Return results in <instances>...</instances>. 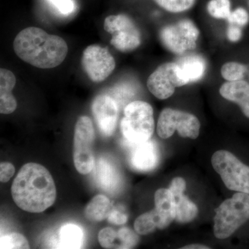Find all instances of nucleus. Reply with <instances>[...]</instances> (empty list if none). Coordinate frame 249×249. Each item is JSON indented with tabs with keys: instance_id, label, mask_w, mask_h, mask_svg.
Returning a JSON list of instances; mask_svg holds the SVG:
<instances>
[{
	"instance_id": "12",
	"label": "nucleus",
	"mask_w": 249,
	"mask_h": 249,
	"mask_svg": "<svg viewBox=\"0 0 249 249\" xmlns=\"http://www.w3.org/2000/svg\"><path fill=\"white\" fill-rule=\"evenodd\" d=\"M91 111L101 134L111 137L115 132L119 116V105L108 95H99L93 100Z\"/></svg>"
},
{
	"instance_id": "13",
	"label": "nucleus",
	"mask_w": 249,
	"mask_h": 249,
	"mask_svg": "<svg viewBox=\"0 0 249 249\" xmlns=\"http://www.w3.org/2000/svg\"><path fill=\"white\" fill-rule=\"evenodd\" d=\"M130 163L132 168L139 171L153 170L159 163L158 149L152 141L131 145Z\"/></svg>"
},
{
	"instance_id": "18",
	"label": "nucleus",
	"mask_w": 249,
	"mask_h": 249,
	"mask_svg": "<svg viewBox=\"0 0 249 249\" xmlns=\"http://www.w3.org/2000/svg\"><path fill=\"white\" fill-rule=\"evenodd\" d=\"M14 73L6 69L0 70V112L9 114L17 108V101L12 94L16 85Z\"/></svg>"
},
{
	"instance_id": "9",
	"label": "nucleus",
	"mask_w": 249,
	"mask_h": 249,
	"mask_svg": "<svg viewBox=\"0 0 249 249\" xmlns=\"http://www.w3.org/2000/svg\"><path fill=\"white\" fill-rule=\"evenodd\" d=\"M104 29L111 35V45L119 52H133L142 45V33L127 15L108 16L105 19Z\"/></svg>"
},
{
	"instance_id": "31",
	"label": "nucleus",
	"mask_w": 249,
	"mask_h": 249,
	"mask_svg": "<svg viewBox=\"0 0 249 249\" xmlns=\"http://www.w3.org/2000/svg\"><path fill=\"white\" fill-rule=\"evenodd\" d=\"M15 173L14 165L9 162H2L0 164V181L2 183L9 181L14 176Z\"/></svg>"
},
{
	"instance_id": "24",
	"label": "nucleus",
	"mask_w": 249,
	"mask_h": 249,
	"mask_svg": "<svg viewBox=\"0 0 249 249\" xmlns=\"http://www.w3.org/2000/svg\"><path fill=\"white\" fill-rule=\"evenodd\" d=\"M208 14L218 20H227L231 13V0H210L206 5Z\"/></svg>"
},
{
	"instance_id": "6",
	"label": "nucleus",
	"mask_w": 249,
	"mask_h": 249,
	"mask_svg": "<svg viewBox=\"0 0 249 249\" xmlns=\"http://www.w3.org/2000/svg\"><path fill=\"white\" fill-rule=\"evenodd\" d=\"M214 170L231 191L249 194V166L240 161L231 152L219 150L211 159Z\"/></svg>"
},
{
	"instance_id": "15",
	"label": "nucleus",
	"mask_w": 249,
	"mask_h": 249,
	"mask_svg": "<svg viewBox=\"0 0 249 249\" xmlns=\"http://www.w3.org/2000/svg\"><path fill=\"white\" fill-rule=\"evenodd\" d=\"M155 211L158 222V229L168 227L176 217V205L173 193L169 189L160 188L155 194Z\"/></svg>"
},
{
	"instance_id": "23",
	"label": "nucleus",
	"mask_w": 249,
	"mask_h": 249,
	"mask_svg": "<svg viewBox=\"0 0 249 249\" xmlns=\"http://www.w3.org/2000/svg\"><path fill=\"white\" fill-rule=\"evenodd\" d=\"M134 231L139 235H145L155 231L158 229V222L155 211H149L141 214L134 222Z\"/></svg>"
},
{
	"instance_id": "3",
	"label": "nucleus",
	"mask_w": 249,
	"mask_h": 249,
	"mask_svg": "<svg viewBox=\"0 0 249 249\" xmlns=\"http://www.w3.org/2000/svg\"><path fill=\"white\" fill-rule=\"evenodd\" d=\"M154 111L151 105L142 101L130 102L124 109L121 130L130 145L147 142L155 130Z\"/></svg>"
},
{
	"instance_id": "22",
	"label": "nucleus",
	"mask_w": 249,
	"mask_h": 249,
	"mask_svg": "<svg viewBox=\"0 0 249 249\" xmlns=\"http://www.w3.org/2000/svg\"><path fill=\"white\" fill-rule=\"evenodd\" d=\"M248 72V67L245 64L236 61L226 62L221 67L220 74L226 82L243 80Z\"/></svg>"
},
{
	"instance_id": "4",
	"label": "nucleus",
	"mask_w": 249,
	"mask_h": 249,
	"mask_svg": "<svg viewBox=\"0 0 249 249\" xmlns=\"http://www.w3.org/2000/svg\"><path fill=\"white\" fill-rule=\"evenodd\" d=\"M214 235L224 240L249 220V194L237 192L215 210Z\"/></svg>"
},
{
	"instance_id": "26",
	"label": "nucleus",
	"mask_w": 249,
	"mask_h": 249,
	"mask_svg": "<svg viewBox=\"0 0 249 249\" xmlns=\"http://www.w3.org/2000/svg\"><path fill=\"white\" fill-rule=\"evenodd\" d=\"M30 248L29 242L24 235L18 232H12L8 235L1 236L0 240V249H20Z\"/></svg>"
},
{
	"instance_id": "28",
	"label": "nucleus",
	"mask_w": 249,
	"mask_h": 249,
	"mask_svg": "<svg viewBox=\"0 0 249 249\" xmlns=\"http://www.w3.org/2000/svg\"><path fill=\"white\" fill-rule=\"evenodd\" d=\"M98 241L101 247L105 249H119L118 232L112 228H105L98 233Z\"/></svg>"
},
{
	"instance_id": "27",
	"label": "nucleus",
	"mask_w": 249,
	"mask_h": 249,
	"mask_svg": "<svg viewBox=\"0 0 249 249\" xmlns=\"http://www.w3.org/2000/svg\"><path fill=\"white\" fill-rule=\"evenodd\" d=\"M118 240L119 249H131L138 244L139 237L137 232L124 227L118 231Z\"/></svg>"
},
{
	"instance_id": "5",
	"label": "nucleus",
	"mask_w": 249,
	"mask_h": 249,
	"mask_svg": "<svg viewBox=\"0 0 249 249\" xmlns=\"http://www.w3.org/2000/svg\"><path fill=\"white\" fill-rule=\"evenodd\" d=\"M200 31L197 25L190 19H181L161 28L160 40L170 53L183 55L197 47Z\"/></svg>"
},
{
	"instance_id": "34",
	"label": "nucleus",
	"mask_w": 249,
	"mask_h": 249,
	"mask_svg": "<svg viewBox=\"0 0 249 249\" xmlns=\"http://www.w3.org/2000/svg\"><path fill=\"white\" fill-rule=\"evenodd\" d=\"M108 222L115 225H123L127 221V214L113 209L107 217Z\"/></svg>"
},
{
	"instance_id": "8",
	"label": "nucleus",
	"mask_w": 249,
	"mask_h": 249,
	"mask_svg": "<svg viewBox=\"0 0 249 249\" xmlns=\"http://www.w3.org/2000/svg\"><path fill=\"white\" fill-rule=\"evenodd\" d=\"M94 140L95 130L92 121L88 116H80L75 126L73 163L77 171L82 175H88L94 168Z\"/></svg>"
},
{
	"instance_id": "7",
	"label": "nucleus",
	"mask_w": 249,
	"mask_h": 249,
	"mask_svg": "<svg viewBox=\"0 0 249 249\" xmlns=\"http://www.w3.org/2000/svg\"><path fill=\"white\" fill-rule=\"evenodd\" d=\"M200 128V121L194 114L167 107L160 113L157 132L163 139L170 138L176 130L183 138L196 139L199 137Z\"/></svg>"
},
{
	"instance_id": "2",
	"label": "nucleus",
	"mask_w": 249,
	"mask_h": 249,
	"mask_svg": "<svg viewBox=\"0 0 249 249\" xmlns=\"http://www.w3.org/2000/svg\"><path fill=\"white\" fill-rule=\"evenodd\" d=\"M14 49L23 61L40 69L58 66L68 53V46L64 39L37 27H28L20 31L15 38Z\"/></svg>"
},
{
	"instance_id": "16",
	"label": "nucleus",
	"mask_w": 249,
	"mask_h": 249,
	"mask_svg": "<svg viewBox=\"0 0 249 249\" xmlns=\"http://www.w3.org/2000/svg\"><path fill=\"white\" fill-rule=\"evenodd\" d=\"M222 97L240 106L246 117L249 119V83L245 80L225 82L219 88Z\"/></svg>"
},
{
	"instance_id": "10",
	"label": "nucleus",
	"mask_w": 249,
	"mask_h": 249,
	"mask_svg": "<svg viewBox=\"0 0 249 249\" xmlns=\"http://www.w3.org/2000/svg\"><path fill=\"white\" fill-rule=\"evenodd\" d=\"M147 87L150 92L158 99L171 97L177 88L183 87L178 62H167L160 65L149 76Z\"/></svg>"
},
{
	"instance_id": "32",
	"label": "nucleus",
	"mask_w": 249,
	"mask_h": 249,
	"mask_svg": "<svg viewBox=\"0 0 249 249\" xmlns=\"http://www.w3.org/2000/svg\"><path fill=\"white\" fill-rule=\"evenodd\" d=\"M186 188V181L183 178H176L172 180L168 189L173 193L174 196H177L183 194Z\"/></svg>"
},
{
	"instance_id": "21",
	"label": "nucleus",
	"mask_w": 249,
	"mask_h": 249,
	"mask_svg": "<svg viewBox=\"0 0 249 249\" xmlns=\"http://www.w3.org/2000/svg\"><path fill=\"white\" fill-rule=\"evenodd\" d=\"M176 205V217L178 222L186 224L196 219L198 214V208L196 204L190 200L184 195L174 196Z\"/></svg>"
},
{
	"instance_id": "20",
	"label": "nucleus",
	"mask_w": 249,
	"mask_h": 249,
	"mask_svg": "<svg viewBox=\"0 0 249 249\" xmlns=\"http://www.w3.org/2000/svg\"><path fill=\"white\" fill-rule=\"evenodd\" d=\"M95 177L98 185L103 190L112 192L119 184V178L116 170L107 160L101 159L96 165Z\"/></svg>"
},
{
	"instance_id": "19",
	"label": "nucleus",
	"mask_w": 249,
	"mask_h": 249,
	"mask_svg": "<svg viewBox=\"0 0 249 249\" xmlns=\"http://www.w3.org/2000/svg\"><path fill=\"white\" fill-rule=\"evenodd\" d=\"M112 209V204L109 198L103 195H98L85 207V217L91 222H101L107 219Z\"/></svg>"
},
{
	"instance_id": "29",
	"label": "nucleus",
	"mask_w": 249,
	"mask_h": 249,
	"mask_svg": "<svg viewBox=\"0 0 249 249\" xmlns=\"http://www.w3.org/2000/svg\"><path fill=\"white\" fill-rule=\"evenodd\" d=\"M227 21L229 24H234L240 27H245L249 23V12L245 8H237L231 11Z\"/></svg>"
},
{
	"instance_id": "35",
	"label": "nucleus",
	"mask_w": 249,
	"mask_h": 249,
	"mask_svg": "<svg viewBox=\"0 0 249 249\" xmlns=\"http://www.w3.org/2000/svg\"><path fill=\"white\" fill-rule=\"evenodd\" d=\"M211 249L209 247L202 245H198V244H194V245H187L186 247H182L181 249Z\"/></svg>"
},
{
	"instance_id": "25",
	"label": "nucleus",
	"mask_w": 249,
	"mask_h": 249,
	"mask_svg": "<svg viewBox=\"0 0 249 249\" xmlns=\"http://www.w3.org/2000/svg\"><path fill=\"white\" fill-rule=\"evenodd\" d=\"M162 9L170 14H182L189 11L196 4V0H154Z\"/></svg>"
},
{
	"instance_id": "1",
	"label": "nucleus",
	"mask_w": 249,
	"mask_h": 249,
	"mask_svg": "<svg viewBox=\"0 0 249 249\" xmlns=\"http://www.w3.org/2000/svg\"><path fill=\"white\" fill-rule=\"evenodd\" d=\"M13 199L19 209L32 213L44 212L56 199V187L49 170L43 165H23L11 187Z\"/></svg>"
},
{
	"instance_id": "30",
	"label": "nucleus",
	"mask_w": 249,
	"mask_h": 249,
	"mask_svg": "<svg viewBox=\"0 0 249 249\" xmlns=\"http://www.w3.org/2000/svg\"><path fill=\"white\" fill-rule=\"evenodd\" d=\"M60 14L69 16L73 14L76 9L73 0H48Z\"/></svg>"
},
{
	"instance_id": "17",
	"label": "nucleus",
	"mask_w": 249,
	"mask_h": 249,
	"mask_svg": "<svg viewBox=\"0 0 249 249\" xmlns=\"http://www.w3.org/2000/svg\"><path fill=\"white\" fill-rule=\"evenodd\" d=\"M84 242L83 229L76 224L62 225L54 235L52 246L55 249H80Z\"/></svg>"
},
{
	"instance_id": "11",
	"label": "nucleus",
	"mask_w": 249,
	"mask_h": 249,
	"mask_svg": "<svg viewBox=\"0 0 249 249\" xmlns=\"http://www.w3.org/2000/svg\"><path fill=\"white\" fill-rule=\"evenodd\" d=\"M82 66L88 77L95 83L107 78L114 71L116 62L107 48L99 45H90L83 52Z\"/></svg>"
},
{
	"instance_id": "33",
	"label": "nucleus",
	"mask_w": 249,
	"mask_h": 249,
	"mask_svg": "<svg viewBox=\"0 0 249 249\" xmlns=\"http://www.w3.org/2000/svg\"><path fill=\"white\" fill-rule=\"evenodd\" d=\"M242 36H243V32L241 27L234 24H229L227 30L228 40L232 43H235L242 39Z\"/></svg>"
},
{
	"instance_id": "14",
	"label": "nucleus",
	"mask_w": 249,
	"mask_h": 249,
	"mask_svg": "<svg viewBox=\"0 0 249 249\" xmlns=\"http://www.w3.org/2000/svg\"><path fill=\"white\" fill-rule=\"evenodd\" d=\"M177 62L183 86L199 81L206 74L207 63L201 55L189 54Z\"/></svg>"
}]
</instances>
